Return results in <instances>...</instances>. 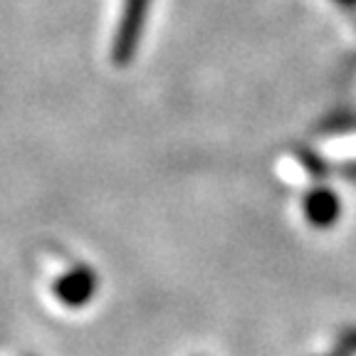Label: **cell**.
Instances as JSON below:
<instances>
[{
    "instance_id": "cell-1",
    "label": "cell",
    "mask_w": 356,
    "mask_h": 356,
    "mask_svg": "<svg viewBox=\"0 0 356 356\" xmlns=\"http://www.w3.org/2000/svg\"><path fill=\"white\" fill-rule=\"evenodd\" d=\"M151 0H124L122 20H119L117 38H114V62L117 65H127L131 55L136 52V44L144 33V22L149 15Z\"/></svg>"
},
{
    "instance_id": "cell-2",
    "label": "cell",
    "mask_w": 356,
    "mask_h": 356,
    "mask_svg": "<svg viewBox=\"0 0 356 356\" xmlns=\"http://www.w3.org/2000/svg\"><path fill=\"white\" fill-rule=\"evenodd\" d=\"M346 3H354V0H346Z\"/></svg>"
}]
</instances>
